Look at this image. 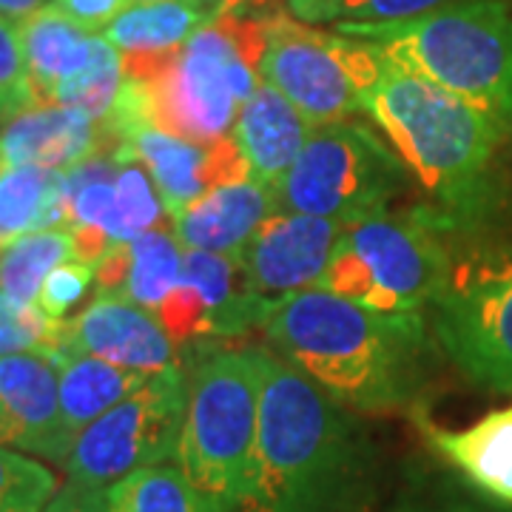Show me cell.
Returning a JSON list of instances; mask_svg holds the SVG:
<instances>
[{"label":"cell","mask_w":512,"mask_h":512,"mask_svg":"<svg viewBox=\"0 0 512 512\" xmlns=\"http://www.w3.org/2000/svg\"><path fill=\"white\" fill-rule=\"evenodd\" d=\"M262 402L239 512H370L382 453L356 410L276 350L259 348Z\"/></svg>","instance_id":"6da1fadb"},{"label":"cell","mask_w":512,"mask_h":512,"mask_svg":"<svg viewBox=\"0 0 512 512\" xmlns=\"http://www.w3.org/2000/svg\"><path fill=\"white\" fill-rule=\"evenodd\" d=\"M345 60L362 111L427 191L439 228L484 220L495 205V154L510 131L456 94L402 69L367 40L348 37Z\"/></svg>","instance_id":"7a4b0ae2"},{"label":"cell","mask_w":512,"mask_h":512,"mask_svg":"<svg viewBox=\"0 0 512 512\" xmlns=\"http://www.w3.org/2000/svg\"><path fill=\"white\" fill-rule=\"evenodd\" d=\"M271 350L356 413L416 410L430 382L424 313H382L325 288L276 305L262 325Z\"/></svg>","instance_id":"3957f363"},{"label":"cell","mask_w":512,"mask_h":512,"mask_svg":"<svg viewBox=\"0 0 512 512\" xmlns=\"http://www.w3.org/2000/svg\"><path fill=\"white\" fill-rule=\"evenodd\" d=\"M512 131V6L464 0L407 23H336Z\"/></svg>","instance_id":"277c9868"},{"label":"cell","mask_w":512,"mask_h":512,"mask_svg":"<svg viewBox=\"0 0 512 512\" xmlns=\"http://www.w3.org/2000/svg\"><path fill=\"white\" fill-rule=\"evenodd\" d=\"M259 402V348L205 353L185 379V419L174 464L200 490L237 510L251 476Z\"/></svg>","instance_id":"5b68a950"},{"label":"cell","mask_w":512,"mask_h":512,"mask_svg":"<svg viewBox=\"0 0 512 512\" xmlns=\"http://www.w3.org/2000/svg\"><path fill=\"white\" fill-rule=\"evenodd\" d=\"M430 211L350 222L319 288L382 313H427L450 276Z\"/></svg>","instance_id":"8992f818"},{"label":"cell","mask_w":512,"mask_h":512,"mask_svg":"<svg viewBox=\"0 0 512 512\" xmlns=\"http://www.w3.org/2000/svg\"><path fill=\"white\" fill-rule=\"evenodd\" d=\"M410 188V171L393 146L362 123H333L311 140L276 194V211L322 220H367Z\"/></svg>","instance_id":"52a82bcc"},{"label":"cell","mask_w":512,"mask_h":512,"mask_svg":"<svg viewBox=\"0 0 512 512\" xmlns=\"http://www.w3.org/2000/svg\"><path fill=\"white\" fill-rule=\"evenodd\" d=\"M430 313L441 353L473 384L512 396V242L453 262Z\"/></svg>","instance_id":"ba28073f"},{"label":"cell","mask_w":512,"mask_h":512,"mask_svg":"<svg viewBox=\"0 0 512 512\" xmlns=\"http://www.w3.org/2000/svg\"><path fill=\"white\" fill-rule=\"evenodd\" d=\"M185 419V373H154L134 396L92 421L77 439L63 470L69 481L111 487L137 470L177 458Z\"/></svg>","instance_id":"9c48e42d"},{"label":"cell","mask_w":512,"mask_h":512,"mask_svg":"<svg viewBox=\"0 0 512 512\" xmlns=\"http://www.w3.org/2000/svg\"><path fill=\"white\" fill-rule=\"evenodd\" d=\"M256 72L313 128L345 123L362 111L339 32H319L311 23L274 15L265 23V49Z\"/></svg>","instance_id":"30bf717a"},{"label":"cell","mask_w":512,"mask_h":512,"mask_svg":"<svg viewBox=\"0 0 512 512\" xmlns=\"http://www.w3.org/2000/svg\"><path fill=\"white\" fill-rule=\"evenodd\" d=\"M348 225L274 211L239 251L254 293L274 311L296 293L319 288Z\"/></svg>","instance_id":"8fae6325"},{"label":"cell","mask_w":512,"mask_h":512,"mask_svg":"<svg viewBox=\"0 0 512 512\" xmlns=\"http://www.w3.org/2000/svg\"><path fill=\"white\" fill-rule=\"evenodd\" d=\"M109 140H117V148L128 160H137L151 174L171 217L200 200L205 191L251 177L234 137H222L211 146H197L163 128L131 123L109 134Z\"/></svg>","instance_id":"7c38bea8"},{"label":"cell","mask_w":512,"mask_h":512,"mask_svg":"<svg viewBox=\"0 0 512 512\" xmlns=\"http://www.w3.org/2000/svg\"><path fill=\"white\" fill-rule=\"evenodd\" d=\"M69 353L94 356L148 376L180 367L177 342L168 336L160 316L120 296H97L72 322H63L57 356Z\"/></svg>","instance_id":"4fadbf2b"},{"label":"cell","mask_w":512,"mask_h":512,"mask_svg":"<svg viewBox=\"0 0 512 512\" xmlns=\"http://www.w3.org/2000/svg\"><path fill=\"white\" fill-rule=\"evenodd\" d=\"M0 447L49 458L63 467L72 444L63 433L55 356H0Z\"/></svg>","instance_id":"5bb4252c"},{"label":"cell","mask_w":512,"mask_h":512,"mask_svg":"<svg viewBox=\"0 0 512 512\" xmlns=\"http://www.w3.org/2000/svg\"><path fill=\"white\" fill-rule=\"evenodd\" d=\"M109 134L86 111L72 106H35L0 128V171L37 165L69 171L106 151Z\"/></svg>","instance_id":"9a60e30c"},{"label":"cell","mask_w":512,"mask_h":512,"mask_svg":"<svg viewBox=\"0 0 512 512\" xmlns=\"http://www.w3.org/2000/svg\"><path fill=\"white\" fill-rule=\"evenodd\" d=\"M311 131V123L274 86L259 83L242 103L231 137L245 157L251 180L265 185L276 197L308 146Z\"/></svg>","instance_id":"2e32d148"},{"label":"cell","mask_w":512,"mask_h":512,"mask_svg":"<svg viewBox=\"0 0 512 512\" xmlns=\"http://www.w3.org/2000/svg\"><path fill=\"white\" fill-rule=\"evenodd\" d=\"M274 211V194L248 177L205 191L174 217V234L185 251L239 254Z\"/></svg>","instance_id":"e0dca14e"},{"label":"cell","mask_w":512,"mask_h":512,"mask_svg":"<svg viewBox=\"0 0 512 512\" xmlns=\"http://www.w3.org/2000/svg\"><path fill=\"white\" fill-rule=\"evenodd\" d=\"M430 447L450 461L478 493L501 507H512V404L481 416L461 430L436 427L419 416Z\"/></svg>","instance_id":"ac0fdd59"},{"label":"cell","mask_w":512,"mask_h":512,"mask_svg":"<svg viewBox=\"0 0 512 512\" xmlns=\"http://www.w3.org/2000/svg\"><path fill=\"white\" fill-rule=\"evenodd\" d=\"M183 282L200 299L205 339L239 336L271 316V308L251 288L239 254L185 251Z\"/></svg>","instance_id":"d6986e66"},{"label":"cell","mask_w":512,"mask_h":512,"mask_svg":"<svg viewBox=\"0 0 512 512\" xmlns=\"http://www.w3.org/2000/svg\"><path fill=\"white\" fill-rule=\"evenodd\" d=\"M18 26L37 103L46 106L52 103L57 89L89 63L97 35L72 23L55 3L43 6Z\"/></svg>","instance_id":"ffe728a7"},{"label":"cell","mask_w":512,"mask_h":512,"mask_svg":"<svg viewBox=\"0 0 512 512\" xmlns=\"http://www.w3.org/2000/svg\"><path fill=\"white\" fill-rule=\"evenodd\" d=\"M60 367V416L69 444L111 407L126 402L151 379L128 367H117L94 356H57Z\"/></svg>","instance_id":"44dd1931"},{"label":"cell","mask_w":512,"mask_h":512,"mask_svg":"<svg viewBox=\"0 0 512 512\" xmlns=\"http://www.w3.org/2000/svg\"><path fill=\"white\" fill-rule=\"evenodd\" d=\"M57 225H66L63 171L37 165L0 171V248Z\"/></svg>","instance_id":"7402d4cb"},{"label":"cell","mask_w":512,"mask_h":512,"mask_svg":"<svg viewBox=\"0 0 512 512\" xmlns=\"http://www.w3.org/2000/svg\"><path fill=\"white\" fill-rule=\"evenodd\" d=\"M205 23L208 18L191 0H151L131 3L100 35L120 55H163L180 49Z\"/></svg>","instance_id":"603a6c76"},{"label":"cell","mask_w":512,"mask_h":512,"mask_svg":"<svg viewBox=\"0 0 512 512\" xmlns=\"http://www.w3.org/2000/svg\"><path fill=\"white\" fill-rule=\"evenodd\" d=\"M106 498L111 512H239L200 490L174 461L120 478L106 487Z\"/></svg>","instance_id":"cb8c5ba5"},{"label":"cell","mask_w":512,"mask_h":512,"mask_svg":"<svg viewBox=\"0 0 512 512\" xmlns=\"http://www.w3.org/2000/svg\"><path fill=\"white\" fill-rule=\"evenodd\" d=\"M69 259H74L72 231L49 228L15 239L0 248V291L23 305H37L46 276Z\"/></svg>","instance_id":"d4e9b609"},{"label":"cell","mask_w":512,"mask_h":512,"mask_svg":"<svg viewBox=\"0 0 512 512\" xmlns=\"http://www.w3.org/2000/svg\"><path fill=\"white\" fill-rule=\"evenodd\" d=\"M128 248H131V265L120 299L157 313L183 279L185 248L177 234H168L163 228H154L140 239L128 242Z\"/></svg>","instance_id":"484cf974"},{"label":"cell","mask_w":512,"mask_h":512,"mask_svg":"<svg viewBox=\"0 0 512 512\" xmlns=\"http://www.w3.org/2000/svg\"><path fill=\"white\" fill-rule=\"evenodd\" d=\"M126 86V63L123 55L103 35H97L89 63L69 77L52 97L55 106H72L86 111L97 123H106L117 106Z\"/></svg>","instance_id":"4316f807"},{"label":"cell","mask_w":512,"mask_h":512,"mask_svg":"<svg viewBox=\"0 0 512 512\" xmlns=\"http://www.w3.org/2000/svg\"><path fill=\"white\" fill-rule=\"evenodd\" d=\"M163 197L143 165L137 160H126L117 180H114V200L103 231L114 245L134 242L148 231L160 228L163 220Z\"/></svg>","instance_id":"83f0119b"},{"label":"cell","mask_w":512,"mask_h":512,"mask_svg":"<svg viewBox=\"0 0 512 512\" xmlns=\"http://www.w3.org/2000/svg\"><path fill=\"white\" fill-rule=\"evenodd\" d=\"M57 490V476L43 461L0 447V512H43Z\"/></svg>","instance_id":"f1b7e54d"},{"label":"cell","mask_w":512,"mask_h":512,"mask_svg":"<svg viewBox=\"0 0 512 512\" xmlns=\"http://www.w3.org/2000/svg\"><path fill=\"white\" fill-rule=\"evenodd\" d=\"M63 342V322L49 319L37 305H23L0 291V356L43 353L57 356Z\"/></svg>","instance_id":"f546056e"},{"label":"cell","mask_w":512,"mask_h":512,"mask_svg":"<svg viewBox=\"0 0 512 512\" xmlns=\"http://www.w3.org/2000/svg\"><path fill=\"white\" fill-rule=\"evenodd\" d=\"M35 106L40 103L26 66L20 26L0 15V126H6L9 120Z\"/></svg>","instance_id":"4dcf8cb0"},{"label":"cell","mask_w":512,"mask_h":512,"mask_svg":"<svg viewBox=\"0 0 512 512\" xmlns=\"http://www.w3.org/2000/svg\"><path fill=\"white\" fill-rule=\"evenodd\" d=\"M464 0H342L330 23H407Z\"/></svg>","instance_id":"1f68e13d"},{"label":"cell","mask_w":512,"mask_h":512,"mask_svg":"<svg viewBox=\"0 0 512 512\" xmlns=\"http://www.w3.org/2000/svg\"><path fill=\"white\" fill-rule=\"evenodd\" d=\"M94 285V268L86 262L69 259L63 265H57L52 274L46 276L40 296H37V308L46 313L49 319L63 322L74 305L86 296V291Z\"/></svg>","instance_id":"d6a6232c"},{"label":"cell","mask_w":512,"mask_h":512,"mask_svg":"<svg viewBox=\"0 0 512 512\" xmlns=\"http://www.w3.org/2000/svg\"><path fill=\"white\" fill-rule=\"evenodd\" d=\"M52 3L80 29L100 35L111 20L126 12L134 0H52Z\"/></svg>","instance_id":"836d02e7"},{"label":"cell","mask_w":512,"mask_h":512,"mask_svg":"<svg viewBox=\"0 0 512 512\" xmlns=\"http://www.w3.org/2000/svg\"><path fill=\"white\" fill-rule=\"evenodd\" d=\"M43 512H111L103 487L66 481Z\"/></svg>","instance_id":"e575fe53"},{"label":"cell","mask_w":512,"mask_h":512,"mask_svg":"<svg viewBox=\"0 0 512 512\" xmlns=\"http://www.w3.org/2000/svg\"><path fill=\"white\" fill-rule=\"evenodd\" d=\"M384 512H504L484 504H470V501H402L396 507Z\"/></svg>","instance_id":"d590c367"},{"label":"cell","mask_w":512,"mask_h":512,"mask_svg":"<svg viewBox=\"0 0 512 512\" xmlns=\"http://www.w3.org/2000/svg\"><path fill=\"white\" fill-rule=\"evenodd\" d=\"M342 0H288V9L296 20L302 23H328Z\"/></svg>","instance_id":"8d00e7d4"},{"label":"cell","mask_w":512,"mask_h":512,"mask_svg":"<svg viewBox=\"0 0 512 512\" xmlns=\"http://www.w3.org/2000/svg\"><path fill=\"white\" fill-rule=\"evenodd\" d=\"M52 0H0V15L15 23H23L29 20L32 15H37L43 6H49Z\"/></svg>","instance_id":"74e56055"},{"label":"cell","mask_w":512,"mask_h":512,"mask_svg":"<svg viewBox=\"0 0 512 512\" xmlns=\"http://www.w3.org/2000/svg\"><path fill=\"white\" fill-rule=\"evenodd\" d=\"M191 3H194V6L200 9L202 15L208 18V23H211V20L217 18V15H220L222 9L228 6V0H191Z\"/></svg>","instance_id":"f35d334b"},{"label":"cell","mask_w":512,"mask_h":512,"mask_svg":"<svg viewBox=\"0 0 512 512\" xmlns=\"http://www.w3.org/2000/svg\"><path fill=\"white\" fill-rule=\"evenodd\" d=\"M134 3H151V0H134Z\"/></svg>","instance_id":"ab89813d"}]
</instances>
